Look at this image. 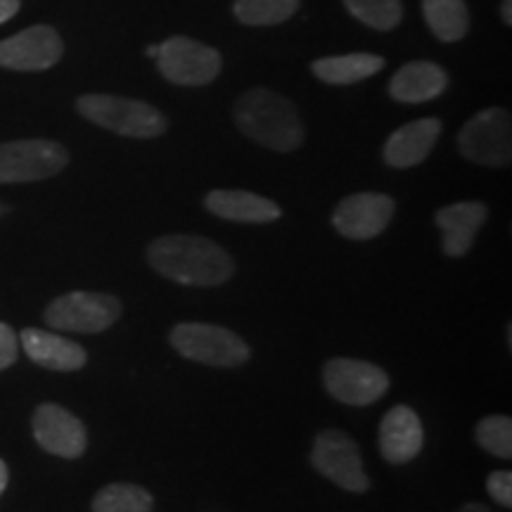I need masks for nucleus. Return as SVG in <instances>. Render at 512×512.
<instances>
[{
    "instance_id": "32",
    "label": "nucleus",
    "mask_w": 512,
    "mask_h": 512,
    "mask_svg": "<svg viewBox=\"0 0 512 512\" xmlns=\"http://www.w3.org/2000/svg\"><path fill=\"white\" fill-rule=\"evenodd\" d=\"M145 53H147V57H157V53H159V46H150V48L145 50Z\"/></svg>"
},
{
    "instance_id": "10",
    "label": "nucleus",
    "mask_w": 512,
    "mask_h": 512,
    "mask_svg": "<svg viewBox=\"0 0 512 512\" xmlns=\"http://www.w3.org/2000/svg\"><path fill=\"white\" fill-rule=\"evenodd\" d=\"M323 382L330 396L349 406H368L389 389V377L382 368L356 358H332L325 363Z\"/></svg>"
},
{
    "instance_id": "28",
    "label": "nucleus",
    "mask_w": 512,
    "mask_h": 512,
    "mask_svg": "<svg viewBox=\"0 0 512 512\" xmlns=\"http://www.w3.org/2000/svg\"><path fill=\"white\" fill-rule=\"evenodd\" d=\"M22 8V0H0V24L10 22Z\"/></svg>"
},
{
    "instance_id": "1",
    "label": "nucleus",
    "mask_w": 512,
    "mask_h": 512,
    "mask_svg": "<svg viewBox=\"0 0 512 512\" xmlns=\"http://www.w3.org/2000/svg\"><path fill=\"white\" fill-rule=\"evenodd\" d=\"M147 261L159 275L185 287H219L235 273L226 249L202 235L174 233L147 247Z\"/></svg>"
},
{
    "instance_id": "13",
    "label": "nucleus",
    "mask_w": 512,
    "mask_h": 512,
    "mask_svg": "<svg viewBox=\"0 0 512 512\" xmlns=\"http://www.w3.org/2000/svg\"><path fill=\"white\" fill-rule=\"evenodd\" d=\"M31 430H34L38 446L53 456L79 458L86 451L88 434L83 422L57 403H43L36 408Z\"/></svg>"
},
{
    "instance_id": "23",
    "label": "nucleus",
    "mask_w": 512,
    "mask_h": 512,
    "mask_svg": "<svg viewBox=\"0 0 512 512\" xmlns=\"http://www.w3.org/2000/svg\"><path fill=\"white\" fill-rule=\"evenodd\" d=\"M150 491L136 484H110L93 498V512H152Z\"/></svg>"
},
{
    "instance_id": "7",
    "label": "nucleus",
    "mask_w": 512,
    "mask_h": 512,
    "mask_svg": "<svg viewBox=\"0 0 512 512\" xmlns=\"http://www.w3.org/2000/svg\"><path fill=\"white\" fill-rule=\"evenodd\" d=\"M121 316V302L102 292H69L57 297L46 309V323L62 332L95 335L107 330Z\"/></svg>"
},
{
    "instance_id": "5",
    "label": "nucleus",
    "mask_w": 512,
    "mask_h": 512,
    "mask_svg": "<svg viewBox=\"0 0 512 512\" xmlns=\"http://www.w3.org/2000/svg\"><path fill=\"white\" fill-rule=\"evenodd\" d=\"M460 155L482 166L503 169L512 162V121L501 107L477 112L458 133Z\"/></svg>"
},
{
    "instance_id": "21",
    "label": "nucleus",
    "mask_w": 512,
    "mask_h": 512,
    "mask_svg": "<svg viewBox=\"0 0 512 512\" xmlns=\"http://www.w3.org/2000/svg\"><path fill=\"white\" fill-rule=\"evenodd\" d=\"M422 15L432 34L444 43H456L470 31L465 0H422Z\"/></svg>"
},
{
    "instance_id": "2",
    "label": "nucleus",
    "mask_w": 512,
    "mask_h": 512,
    "mask_svg": "<svg viewBox=\"0 0 512 512\" xmlns=\"http://www.w3.org/2000/svg\"><path fill=\"white\" fill-rule=\"evenodd\" d=\"M235 124L254 143L275 152H292L304 143L297 107L268 88H252L242 95L235 105Z\"/></svg>"
},
{
    "instance_id": "6",
    "label": "nucleus",
    "mask_w": 512,
    "mask_h": 512,
    "mask_svg": "<svg viewBox=\"0 0 512 512\" xmlns=\"http://www.w3.org/2000/svg\"><path fill=\"white\" fill-rule=\"evenodd\" d=\"M69 152L46 138L12 140L0 145V183H34L60 174Z\"/></svg>"
},
{
    "instance_id": "25",
    "label": "nucleus",
    "mask_w": 512,
    "mask_h": 512,
    "mask_svg": "<svg viewBox=\"0 0 512 512\" xmlns=\"http://www.w3.org/2000/svg\"><path fill=\"white\" fill-rule=\"evenodd\" d=\"M477 444L489 451L491 456L510 458L512 456V420L508 415H489L479 420Z\"/></svg>"
},
{
    "instance_id": "29",
    "label": "nucleus",
    "mask_w": 512,
    "mask_h": 512,
    "mask_svg": "<svg viewBox=\"0 0 512 512\" xmlns=\"http://www.w3.org/2000/svg\"><path fill=\"white\" fill-rule=\"evenodd\" d=\"M5 486H8V465L5 460H0V494L5 491Z\"/></svg>"
},
{
    "instance_id": "19",
    "label": "nucleus",
    "mask_w": 512,
    "mask_h": 512,
    "mask_svg": "<svg viewBox=\"0 0 512 512\" xmlns=\"http://www.w3.org/2000/svg\"><path fill=\"white\" fill-rule=\"evenodd\" d=\"M448 88V74L437 62L415 60L403 64L394 79L389 81V95L408 105H420V102L439 98Z\"/></svg>"
},
{
    "instance_id": "24",
    "label": "nucleus",
    "mask_w": 512,
    "mask_h": 512,
    "mask_svg": "<svg viewBox=\"0 0 512 512\" xmlns=\"http://www.w3.org/2000/svg\"><path fill=\"white\" fill-rule=\"evenodd\" d=\"M344 8L377 31H392L403 19L401 0H344Z\"/></svg>"
},
{
    "instance_id": "26",
    "label": "nucleus",
    "mask_w": 512,
    "mask_h": 512,
    "mask_svg": "<svg viewBox=\"0 0 512 512\" xmlns=\"http://www.w3.org/2000/svg\"><path fill=\"white\" fill-rule=\"evenodd\" d=\"M486 489L496 503H501L503 508H512V475L508 470L491 472L486 479Z\"/></svg>"
},
{
    "instance_id": "15",
    "label": "nucleus",
    "mask_w": 512,
    "mask_h": 512,
    "mask_svg": "<svg viewBox=\"0 0 512 512\" xmlns=\"http://www.w3.org/2000/svg\"><path fill=\"white\" fill-rule=\"evenodd\" d=\"M441 136V121L434 117L411 121L394 131L384 143V162L394 169H411L430 157Z\"/></svg>"
},
{
    "instance_id": "9",
    "label": "nucleus",
    "mask_w": 512,
    "mask_h": 512,
    "mask_svg": "<svg viewBox=\"0 0 512 512\" xmlns=\"http://www.w3.org/2000/svg\"><path fill=\"white\" fill-rule=\"evenodd\" d=\"M311 463L323 477H328L351 494H363L370 489V479L363 470V458L358 444L349 434L325 430L316 437L311 451Z\"/></svg>"
},
{
    "instance_id": "4",
    "label": "nucleus",
    "mask_w": 512,
    "mask_h": 512,
    "mask_svg": "<svg viewBox=\"0 0 512 512\" xmlns=\"http://www.w3.org/2000/svg\"><path fill=\"white\" fill-rule=\"evenodd\" d=\"M171 347L190 361L216 368H238L249 358V344L233 330L209 323H178Z\"/></svg>"
},
{
    "instance_id": "30",
    "label": "nucleus",
    "mask_w": 512,
    "mask_h": 512,
    "mask_svg": "<svg viewBox=\"0 0 512 512\" xmlns=\"http://www.w3.org/2000/svg\"><path fill=\"white\" fill-rule=\"evenodd\" d=\"M458 512H491V510L486 508V505H482V503H467Z\"/></svg>"
},
{
    "instance_id": "16",
    "label": "nucleus",
    "mask_w": 512,
    "mask_h": 512,
    "mask_svg": "<svg viewBox=\"0 0 512 512\" xmlns=\"http://www.w3.org/2000/svg\"><path fill=\"white\" fill-rule=\"evenodd\" d=\"M19 344H22L36 366L57 370V373H74V370L86 366L88 361L86 349L81 344L48 330L27 328L19 335Z\"/></svg>"
},
{
    "instance_id": "31",
    "label": "nucleus",
    "mask_w": 512,
    "mask_h": 512,
    "mask_svg": "<svg viewBox=\"0 0 512 512\" xmlns=\"http://www.w3.org/2000/svg\"><path fill=\"white\" fill-rule=\"evenodd\" d=\"M512 0H503V8H501V12H503V22L505 24H508V27H510V24H512Z\"/></svg>"
},
{
    "instance_id": "27",
    "label": "nucleus",
    "mask_w": 512,
    "mask_h": 512,
    "mask_svg": "<svg viewBox=\"0 0 512 512\" xmlns=\"http://www.w3.org/2000/svg\"><path fill=\"white\" fill-rule=\"evenodd\" d=\"M19 339L8 323H0V370L10 368L17 361Z\"/></svg>"
},
{
    "instance_id": "14",
    "label": "nucleus",
    "mask_w": 512,
    "mask_h": 512,
    "mask_svg": "<svg viewBox=\"0 0 512 512\" xmlns=\"http://www.w3.org/2000/svg\"><path fill=\"white\" fill-rule=\"evenodd\" d=\"M422 422L418 413L408 406H394L382 418L380 425V451L382 458L392 465H403L422 451Z\"/></svg>"
},
{
    "instance_id": "22",
    "label": "nucleus",
    "mask_w": 512,
    "mask_h": 512,
    "mask_svg": "<svg viewBox=\"0 0 512 512\" xmlns=\"http://www.w3.org/2000/svg\"><path fill=\"white\" fill-rule=\"evenodd\" d=\"M299 0H235L233 12L247 27H275L294 17Z\"/></svg>"
},
{
    "instance_id": "20",
    "label": "nucleus",
    "mask_w": 512,
    "mask_h": 512,
    "mask_svg": "<svg viewBox=\"0 0 512 512\" xmlns=\"http://www.w3.org/2000/svg\"><path fill=\"white\" fill-rule=\"evenodd\" d=\"M384 69V57L373 53H351V55H332L320 57L311 64V72L320 81L330 86H351V83L366 81L370 76Z\"/></svg>"
},
{
    "instance_id": "11",
    "label": "nucleus",
    "mask_w": 512,
    "mask_h": 512,
    "mask_svg": "<svg viewBox=\"0 0 512 512\" xmlns=\"http://www.w3.org/2000/svg\"><path fill=\"white\" fill-rule=\"evenodd\" d=\"M60 34L46 24H36L0 41V67L12 72H43L62 60Z\"/></svg>"
},
{
    "instance_id": "12",
    "label": "nucleus",
    "mask_w": 512,
    "mask_h": 512,
    "mask_svg": "<svg viewBox=\"0 0 512 512\" xmlns=\"http://www.w3.org/2000/svg\"><path fill=\"white\" fill-rule=\"evenodd\" d=\"M394 200L384 192H356L332 211V226L349 240H373L392 223Z\"/></svg>"
},
{
    "instance_id": "8",
    "label": "nucleus",
    "mask_w": 512,
    "mask_h": 512,
    "mask_svg": "<svg viewBox=\"0 0 512 512\" xmlns=\"http://www.w3.org/2000/svg\"><path fill=\"white\" fill-rule=\"evenodd\" d=\"M157 67L176 86H207L221 74L219 50L188 36H171L159 43Z\"/></svg>"
},
{
    "instance_id": "18",
    "label": "nucleus",
    "mask_w": 512,
    "mask_h": 512,
    "mask_svg": "<svg viewBox=\"0 0 512 512\" xmlns=\"http://www.w3.org/2000/svg\"><path fill=\"white\" fill-rule=\"evenodd\" d=\"M204 207L233 223H271L283 216L278 204L247 190H211L204 197Z\"/></svg>"
},
{
    "instance_id": "17",
    "label": "nucleus",
    "mask_w": 512,
    "mask_h": 512,
    "mask_svg": "<svg viewBox=\"0 0 512 512\" xmlns=\"http://www.w3.org/2000/svg\"><path fill=\"white\" fill-rule=\"evenodd\" d=\"M486 207L482 202H456L437 211V226L441 230V247L446 256H465L475 245L477 233L486 221Z\"/></svg>"
},
{
    "instance_id": "33",
    "label": "nucleus",
    "mask_w": 512,
    "mask_h": 512,
    "mask_svg": "<svg viewBox=\"0 0 512 512\" xmlns=\"http://www.w3.org/2000/svg\"><path fill=\"white\" fill-rule=\"evenodd\" d=\"M3 211H5V207H3V204H0V216H3Z\"/></svg>"
},
{
    "instance_id": "3",
    "label": "nucleus",
    "mask_w": 512,
    "mask_h": 512,
    "mask_svg": "<svg viewBox=\"0 0 512 512\" xmlns=\"http://www.w3.org/2000/svg\"><path fill=\"white\" fill-rule=\"evenodd\" d=\"M76 110L83 119L93 121L107 131L124 138H159L166 131L164 114L143 100L121 95L88 93L76 100Z\"/></svg>"
}]
</instances>
